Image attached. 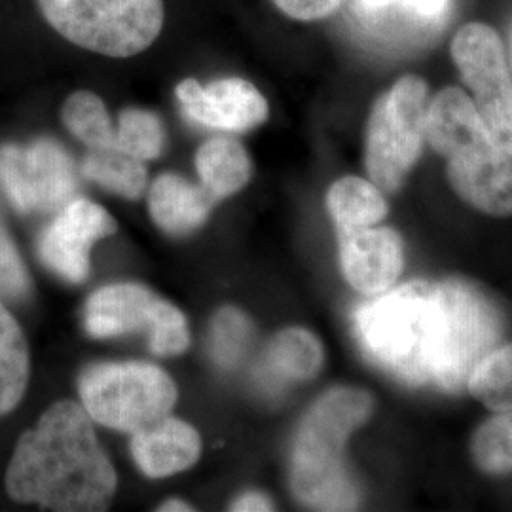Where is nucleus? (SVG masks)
Here are the masks:
<instances>
[{"label": "nucleus", "mask_w": 512, "mask_h": 512, "mask_svg": "<svg viewBox=\"0 0 512 512\" xmlns=\"http://www.w3.org/2000/svg\"><path fill=\"white\" fill-rule=\"evenodd\" d=\"M92 421L73 401L52 404L19 437L6 469L8 495L44 511H105L118 480Z\"/></svg>", "instance_id": "2"}, {"label": "nucleus", "mask_w": 512, "mask_h": 512, "mask_svg": "<svg viewBox=\"0 0 512 512\" xmlns=\"http://www.w3.org/2000/svg\"><path fill=\"white\" fill-rule=\"evenodd\" d=\"M429 101L427 82L406 74L374 103L366 124L365 164L382 192H397L420 160Z\"/></svg>", "instance_id": "6"}, {"label": "nucleus", "mask_w": 512, "mask_h": 512, "mask_svg": "<svg viewBox=\"0 0 512 512\" xmlns=\"http://www.w3.org/2000/svg\"><path fill=\"white\" fill-rule=\"evenodd\" d=\"M232 511L238 512H264L274 511L272 501L266 495L258 494V492H249L243 494L239 499L234 501Z\"/></svg>", "instance_id": "29"}, {"label": "nucleus", "mask_w": 512, "mask_h": 512, "mask_svg": "<svg viewBox=\"0 0 512 512\" xmlns=\"http://www.w3.org/2000/svg\"><path fill=\"white\" fill-rule=\"evenodd\" d=\"M476 467L488 475H507L512 471V408L497 412L484 421L471 440Z\"/></svg>", "instance_id": "24"}, {"label": "nucleus", "mask_w": 512, "mask_h": 512, "mask_svg": "<svg viewBox=\"0 0 512 512\" xmlns=\"http://www.w3.org/2000/svg\"><path fill=\"white\" fill-rule=\"evenodd\" d=\"M374 410V397L357 387L327 391L298 427L291 458V488L315 511H353L359 490L346 467V444Z\"/></svg>", "instance_id": "3"}, {"label": "nucleus", "mask_w": 512, "mask_h": 512, "mask_svg": "<svg viewBox=\"0 0 512 512\" xmlns=\"http://www.w3.org/2000/svg\"><path fill=\"white\" fill-rule=\"evenodd\" d=\"M450 54L484 126L512 158V74L501 37L486 23H467L452 40Z\"/></svg>", "instance_id": "9"}, {"label": "nucleus", "mask_w": 512, "mask_h": 512, "mask_svg": "<svg viewBox=\"0 0 512 512\" xmlns=\"http://www.w3.org/2000/svg\"><path fill=\"white\" fill-rule=\"evenodd\" d=\"M340 266L349 285L366 294L389 291L404 270V241L397 230L366 226L338 230Z\"/></svg>", "instance_id": "13"}, {"label": "nucleus", "mask_w": 512, "mask_h": 512, "mask_svg": "<svg viewBox=\"0 0 512 512\" xmlns=\"http://www.w3.org/2000/svg\"><path fill=\"white\" fill-rule=\"evenodd\" d=\"M59 37L93 54L126 59L162 35L164 0H37Z\"/></svg>", "instance_id": "5"}, {"label": "nucleus", "mask_w": 512, "mask_h": 512, "mask_svg": "<svg viewBox=\"0 0 512 512\" xmlns=\"http://www.w3.org/2000/svg\"><path fill=\"white\" fill-rule=\"evenodd\" d=\"M31 293L29 272L19 256L18 247L0 226V300H23Z\"/></svg>", "instance_id": "27"}, {"label": "nucleus", "mask_w": 512, "mask_h": 512, "mask_svg": "<svg viewBox=\"0 0 512 512\" xmlns=\"http://www.w3.org/2000/svg\"><path fill=\"white\" fill-rule=\"evenodd\" d=\"M0 188L19 213H57L76 198V171L52 139L0 147Z\"/></svg>", "instance_id": "10"}, {"label": "nucleus", "mask_w": 512, "mask_h": 512, "mask_svg": "<svg viewBox=\"0 0 512 512\" xmlns=\"http://www.w3.org/2000/svg\"><path fill=\"white\" fill-rule=\"evenodd\" d=\"M0 226H2V220H0Z\"/></svg>", "instance_id": "32"}, {"label": "nucleus", "mask_w": 512, "mask_h": 512, "mask_svg": "<svg viewBox=\"0 0 512 512\" xmlns=\"http://www.w3.org/2000/svg\"><path fill=\"white\" fill-rule=\"evenodd\" d=\"M425 141L446 160L450 186L463 202L492 217L512 215V158L499 147L459 88L429 101Z\"/></svg>", "instance_id": "4"}, {"label": "nucleus", "mask_w": 512, "mask_h": 512, "mask_svg": "<svg viewBox=\"0 0 512 512\" xmlns=\"http://www.w3.org/2000/svg\"><path fill=\"white\" fill-rule=\"evenodd\" d=\"M511 55H512V31H511Z\"/></svg>", "instance_id": "31"}, {"label": "nucleus", "mask_w": 512, "mask_h": 512, "mask_svg": "<svg viewBox=\"0 0 512 512\" xmlns=\"http://www.w3.org/2000/svg\"><path fill=\"white\" fill-rule=\"evenodd\" d=\"M355 4L366 18L382 21L393 14L412 23H439L448 12V0H355Z\"/></svg>", "instance_id": "26"}, {"label": "nucleus", "mask_w": 512, "mask_h": 512, "mask_svg": "<svg viewBox=\"0 0 512 512\" xmlns=\"http://www.w3.org/2000/svg\"><path fill=\"white\" fill-rule=\"evenodd\" d=\"M217 200L203 188L183 177L164 173L148 194V207L154 222L167 234H188L200 228Z\"/></svg>", "instance_id": "15"}, {"label": "nucleus", "mask_w": 512, "mask_h": 512, "mask_svg": "<svg viewBox=\"0 0 512 512\" xmlns=\"http://www.w3.org/2000/svg\"><path fill=\"white\" fill-rule=\"evenodd\" d=\"M323 346L310 330L293 329L281 330L270 342L266 365L281 380H296L306 382L319 374L323 366Z\"/></svg>", "instance_id": "19"}, {"label": "nucleus", "mask_w": 512, "mask_h": 512, "mask_svg": "<svg viewBox=\"0 0 512 512\" xmlns=\"http://www.w3.org/2000/svg\"><path fill=\"white\" fill-rule=\"evenodd\" d=\"M175 93L184 114L205 128L241 133L264 124L270 112L255 84L238 76L213 80L207 86L186 78Z\"/></svg>", "instance_id": "12"}, {"label": "nucleus", "mask_w": 512, "mask_h": 512, "mask_svg": "<svg viewBox=\"0 0 512 512\" xmlns=\"http://www.w3.org/2000/svg\"><path fill=\"white\" fill-rule=\"evenodd\" d=\"M327 207L338 230L376 226L389 211L384 192L361 177H344L332 184Z\"/></svg>", "instance_id": "18"}, {"label": "nucleus", "mask_w": 512, "mask_h": 512, "mask_svg": "<svg viewBox=\"0 0 512 512\" xmlns=\"http://www.w3.org/2000/svg\"><path fill=\"white\" fill-rule=\"evenodd\" d=\"M61 118L65 128L90 150H114L116 128L103 99L92 92H74L67 97Z\"/></svg>", "instance_id": "21"}, {"label": "nucleus", "mask_w": 512, "mask_h": 512, "mask_svg": "<svg viewBox=\"0 0 512 512\" xmlns=\"http://www.w3.org/2000/svg\"><path fill=\"white\" fill-rule=\"evenodd\" d=\"M275 8L296 21H319L332 16L342 0H272Z\"/></svg>", "instance_id": "28"}, {"label": "nucleus", "mask_w": 512, "mask_h": 512, "mask_svg": "<svg viewBox=\"0 0 512 512\" xmlns=\"http://www.w3.org/2000/svg\"><path fill=\"white\" fill-rule=\"evenodd\" d=\"M353 325L366 357L391 376L459 393L497 348L503 315L467 281L416 279L361 304Z\"/></svg>", "instance_id": "1"}, {"label": "nucleus", "mask_w": 512, "mask_h": 512, "mask_svg": "<svg viewBox=\"0 0 512 512\" xmlns=\"http://www.w3.org/2000/svg\"><path fill=\"white\" fill-rule=\"evenodd\" d=\"M165 147V129L160 116L143 109H126L118 116L114 150L137 160H154Z\"/></svg>", "instance_id": "23"}, {"label": "nucleus", "mask_w": 512, "mask_h": 512, "mask_svg": "<svg viewBox=\"0 0 512 512\" xmlns=\"http://www.w3.org/2000/svg\"><path fill=\"white\" fill-rule=\"evenodd\" d=\"M84 327L93 338L147 330L148 346L156 355H181L190 346L183 311L135 283H116L95 291L86 304Z\"/></svg>", "instance_id": "8"}, {"label": "nucleus", "mask_w": 512, "mask_h": 512, "mask_svg": "<svg viewBox=\"0 0 512 512\" xmlns=\"http://www.w3.org/2000/svg\"><path fill=\"white\" fill-rule=\"evenodd\" d=\"M202 186L219 202L239 192L253 175V164L243 145L230 137H213L196 152Z\"/></svg>", "instance_id": "16"}, {"label": "nucleus", "mask_w": 512, "mask_h": 512, "mask_svg": "<svg viewBox=\"0 0 512 512\" xmlns=\"http://www.w3.org/2000/svg\"><path fill=\"white\" fill-rule=\"evenodd\" d=\"M82 175L128 200H139L147 188L145 162L118 150H90L82 164Z\"/></svg>", "instance_id": "20"}, {"label": "nucleus", "mask_w": 512, "mask_h": 512, "mask_svg": "<svg viewBox=\"0 0 512 512\" xmlns=\"http://www.w3.org/2000/svg\"><path fill=\"white\" fill-rule=\"evenodd\" d=\"M469 393L478 403L494 412L512 408V342L495 348L476 366L467 382Z\"/></svg>", "instance_id": "22"}, {"label": "nucleus", "mask_w": 512, "mask_h": 512, "mask_svg": "<svg viewBox=\"0 0 512 512\" xmlns=\"http://www.w3.org/2000/svg\"><path fill=\"white\" fill-rule=\"evenodd\" d=\"M31 378V353L18 319L0 300V418L14 412Z\"/></svg>", "instance_id": "17"}, {"label": "nucleus", "mask_w": 512, "mask_h": 512, "mask_svg": "<svg viewBox=\"0 0 512 512\" xmlns=\"http://www.w3.org/2000/svg\"><path fill=\"white\" fill-rule=\"evenodd\" d=\"M158 511L162 512H188L194 511L188 503H184V501H175V499H171V501H165L162 507H158Z\"/></svg>", "instance_id": "30"}, {"label": "nucleus", "mask_w": 512, "mask_h": 512, "mask_svg": "<svg viewBox=\"0 0 512 512\" xmlns=\"http://www.w3.org/2000/svg\"><path fill=\"white\" fill-rule=\"evenodd\" d=\"M116 232L109 213L88 198H74L42 232L38 256L52 272L69 283H82L90 274L93 243Z\"/></svg>", "instance_id": "11"}, {"label": "nucleus", "mask_w": 512, "mask_h": 512, "mask_svg": "<svg viewBox=\"0 0 512 512\" xmlns=\"http://www.w3.org/2000/svg\"><path fill=\"white\" fill-rule=\"evenodd\" d=\"M131 435L133 459L150 478L183 473L198 461L202 452L198 431L192 425L169 416Z\"/></svg>", "instance_id": "14"}, {"label": "nucleus", "mask_w": 512, "mask_h": 512, "mask_svg": "<svg viewBox=\"0 0 512 512\" xmlns=\"http://www.w3.org/2000/svg\"><path fill=\"white\" fill-rule=\"evenodd\" d=\"M251 321L236 310L224 308L213 319L211 351L222 368L236 365L251 338Z\"/></svg>", "instance_id": "25"}, {"label": "nucleus", "mask_w": 512, "mask_h": 512, "mask_svg": "<svg viewBox=\"0 0 512 512\" xmlns=\"http://www.w3.org/2000/svg\"><path fill=\"white\" fill-rule=\"evenodd\" d=\"M78 393L90 418L105 427L135 433L167 416L177 403V387L162 368L148 363L86 366Z\"/></svg>", "instance_id": "7"}]
</instances>
